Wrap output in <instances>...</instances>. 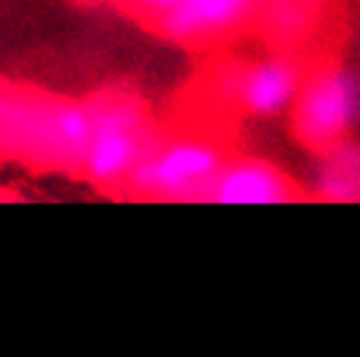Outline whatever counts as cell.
Returning <instances> with one entry per match:
<instances>
[{
	"mask_svg": "<svg viewBox=\"0 0 360 357\" xmlns=\"http://www.w3.org/2000/svg\"><path fill=\"white\" fill-rule=\"evenodd\" d=\"M175 42H217L240 32L262 0H128Z\"/></svg>",
	"mask_w": 360,
	"mask_h": 357,
	"instance_id": "3957f363",
	"label": "cell"
},
{
	"mask_svg": "<svg viewBox=\"0 0 360 357\" xmlns=\"http://www.w3.org/2000/svg\"><path fill=\"white\" fill-rule=\"evenodd\" d=\"M358 76L347 68L329 65L303 76L290 108L295 110L292 125L297 138L316 152L342 143L358 123Z\"/></svg>",
	"mask_w": 360,
	"mask_h": 357,
	"instance_id": "6da1fadb",
	"label": "cell"
},
{
	"mask_svg": "<svg viewBox=\"0 0 360 357\" xmlns=\"http://www.w3.org/2000/svg\"><path fill=\"white\" fill-rule=\"evenodd\" d=\"M295 198L297 190L282 172L256 160L222 164L207 190L214 204H292Z\"/></svg>",
	"mask_w": 360,
	"mask_h": 357,
	"instance_id": "8992f818",
	"label": "cell"
},
{
	"mask_svg": "<svg viewBox=\"0 0 360 357\" xmlns=\"http://www.w3.org/2000/svg\"><path fill=\"white\" fill-rule=\"evenodd\" d=\"M329 157H326L319 170H316V193L326 201H334V204H355L358 201V164H352L347 170V160H345V152L347 146L337 143L332 149H326Z\"/></svg>",
	"mask_w": 360,
	"mask_h": 357,
	"instance_id": "52a82bcc",
	"label": "cell"
},
{
	"mask_svg": "<svg viewBox=\"0 0 360 357\" xmlns=\"http://www.w3.org/2000/svg\"><path fill=\"white\" fill-rule=\"evenodd\" d=\"M144 157L136 117L123 110L91 112V136L84 149L82 164L94 183H117L131 175Z\"/></svg>",
	"mask_w": 360,
	"mask_h": 357,
	"instance_id": "277c9868",
	"label": "cell"
},
{
	"mask_svg": "<svg viewBox=\"0 0 360 357\" xmlns=\"http://www.w3.org/2000/svg\"><path fill=\"white\" fill-rule=\"evenodd\" d=\"M50 125H53L55 146L68 157L82 160L91 136V110L73 105V102H63L53 110Z\"/></svg>",
	"mask_w": 360,
	"mask_h": 357,
	"instance_id": "ba28073f",
	"label": "cell"
},
{
	"mask_svg": "<svg viewBox=\"0 0 360 357\" xmlns=\"http://www.w3.org/2000/svg\"><path fill=\"white\" fill-rule=\"evenodd\" d=\"M225 157L209 143L178 141L160 152L144 154L131 170V186L146 196L193 201L207 198V190L217 172L222 170Z\"/></svg>",
	"mask_w": 360,
	"mask_h": 357,
	"instance_id": "7a4b0ae2",
	"label": "cell"
},
{
	"mask_svg": "<svg viewBox=\"0 0 360 357\" xmlns=\"http://www.w3.org/2000/svg\"><path fill=\"white\" fill-rule=\"evenodd\" d=\"M303 71L288 58L262 60L238 73L235 99L253 117H277L292 108Z\"/></svg>",
	"mask_w": 360,
	"mask_h": 357,
	"instance_id": "5b68a950",
	"label": "cell"
}]
</instances>
